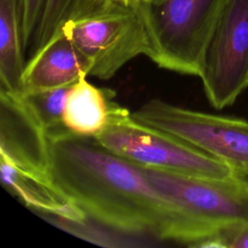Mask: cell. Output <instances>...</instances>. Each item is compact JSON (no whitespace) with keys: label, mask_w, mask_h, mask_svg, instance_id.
I'll return each mask as SVG.
<instances>
[{"label":"cell","mask_w":248,"mask_h":248,"mask_svg":"<svg viewBox=\"0 0 248 248\" xmlns=\"http://www.w3.org/2000/svg\"><path fill=\"white\" fill-rule=\"evenodd\" d=\"M55 184L88 219L124 234L177 241L184 228L182 208L160 193L142 169L69 130L48 135Z\"/></svg>","instance_id":"1"},{"label":"cell","mask_w":248,"mask_h":248,"mask_svg":"<svg viewBox=\"0 0 248 248\" xmlns=\"http://www.w3.org/2000/svg\"><path fill=\"white\" fill-rule=\"evenodd\" d=\"M228 0L141 2L151 51L160 68L199 77L204 54Z\"/></svg>","instance_id":"2"},{"label":"cell","mask_w":248,"mask_h":248,"mask_svg":"<svg viewBox=\"0 0 248 248\" xmlns=\"http://www.w3.org/2000/svg\"><path fill=\"white\" fill-rule=\"evenodd\" d=\"M95 139L108 150L142 168L208 178H227L236 173L223 161L188 142L138 122L120 105L108 127Z\"/></svg>","instance_id":"3"},{"label":"cell","mask_w":248,"mask_h":248,"mask_svg":"<svg viewBox=\"0 0 248 248\" xmlns=\"http://www.w3.org/2000/svg\"><path fill=\"white\" fill-rule=\"evenodd\" d=\"M149 182L179 205L194 225L199 241L248 220V176L208 178L142 168Z\"/></svg>","instance_id":"4"},{"label":"cell","mask_w":248,"mask_h":248,"mask_svg":"<svg viewBox=\"0 0 248 248\" xmlns=\"http://www.w3.org/2000/svg\"><path fill=\"white\" fill-rule=\"evenodd\" d=\"M59 31L88 59L89 76L100 79L111 78L129 61L151 51L141 2L67 20Z\"/></svg>","instance_id":"5"},{"label":"cell","mask_w":248,"mask_h":248,"mask_svg":"<svg viewBox=\"0 0 248 248\" xmlns=\"http://www.w3.org/2000/svg\"><path fill=\"white\" fill-rule=\"evenodd\" d=\"M138 122L170 134L248 176V121L153 99L132 112Z\"/></svg>","instance_id":"6"},{"label":"cell","mask_w":248,"mask_h":248,"mask_svg":"<svg viewBox=\"0 0 248 248\" xmlns=\"http://www.w3.org/2000/svg\"><path fill=\"white\" fill-rule=\"evenodd\" d=\"M199 78L209 104L217 109L232 106L248 87V0H228Z\"/></svg>","instance_id":"7"},{"label":"cell","mask_w":248,"mask_h":248,"mask_svg":"<svg viewBox=\"0 0 248 248\" xmlns=\"http://www.w3.org/2000/svg\"><path fill=\"white\" fill-rule=\"evenodd\" d=\"M0 162L52 178L48 134L22 94L0 89Z\"/></svg>","instance_id":"8"},{"label":"cell","mask_w":248,"mask_h":248,"mask_svg":"<svg viewBox=\"0 0 248 248\" xmlns=\"http://www.w3.org/2000/svg\"><path fill=\"white\" fill-rule=\"evenodd\" d=\"M90 68L88 59L59 31L27 59L22 93L71 86L89 76Z\"/></svg>","instance_id":"9"},{"label":"cell","mask_w":248,"mask_h":248,"mask_svg":"<svg viewBox=\"0 0 248 248\" xmlns=\"http://www.w3.org/2000/svg\"><path fill=\"white\" fill-rule=\"evenodd\" d=\"M4 187L18 197L26 206L40 213L69 222H84L87 215L53 181L21 171L0 162Z\"/></svg>","instance_id":"10"},{"label":"cell","mask_w":248,"mask_h":248,"mask_svg":"<svg viewBox=\"0 0 248 248\" xmlns=\"http://www.w3.org/2000/svg\"><path fill=\"white\" fill-rule=\"evenodd\" d=\"M114 92L97 87L86 77L80 78L69 88L66 96L63 122L73 134L96 138L108 125L113 111L119 106Z\"/></svg>","instance_id":"11"},{"label":"cell","mask_w":248,"mask_h":248,"mask_svg":"<svg viewBox=\"0 0 248 248\" xmlns=\"http://www.w3.org/2000/svg\"><path fill=\"white\" fill-rule=\"evenodd\" d=\"M25 65L16 0H0V89L22 94Z\"/></svg>","instance_id":"12"},{"label":"cell","mask_w":248,"mask_h":248,"mask_svg":"<svg viewBox=\"0 0 248 248\" xmlns=\"http://www.w3.org/2000/svg\"><path fill=\"white\" fill-rule=\"evenodd\" d=\"M71 86L22 93L48 135L68 130L63 122V109Z\"/></svg>","instance_id":"13"},{"label":"cell","mask_w":248,"mask_h":248,"mask_svg":"<svg viewBox=\"0 0 248 248\" xmlns=\"http://www.w3.org/2000/svg\"><path fill=\"white\" fill-rule=\"evenodd\" d=\"M74 0H46L45 6L26 52V61L55 36L67 19Z\"/></svg>","instance_id":"14"},{"label":"cell","mask_w":248,"mask_h":248,"mask_svg":"<svg viewBox=\"0 0 248 248\" xmlns=\"http://www.w3.org/2000/svg\"><path fill=\"white\" fill-rule=\"evenodd\" d=\"M46 0H16L25 55L39 23Z\"/></svg>","instance_id":"15"},{"label":"cell","mask_w":248,"mask_h":248,"mask_svg":"<svg viewBox=\"0 0 248 248\" xmlns=\"http://www.w3.org/2000/svg\"><path fill=\"white\" fill-rule=\"evenodd\" d=\"M142 1L144 0H74L66 21L108 10L115 6H131Z\"/></svg>","instance_id":"16"},{"label":"cell","mask_w":248,"mask_h":248,"mask_svg":"<svg viewBox=\"0 0 248 248\" xmlns=\"http://www.w3.org/2000/svg\"><path fill=\"white\" fill-rule=\"evenodd\" d=\"M227 248H248V220L223 232Z\"/></svg>","instance_id":"17"},{"label":"cell","mask_w":248,"mask_h":248,"mask_svg":"<svg viewBox=\"0 0 248 248\" xmlns=\"http://www.w3.org/2000/svg\"><path fill=\"white\" fill-rule=\"evenodd\" d=\"M159 1H161V0H144V2H146V3H156Z\"/></svg>","instance_id":"18"}]
</instances>
